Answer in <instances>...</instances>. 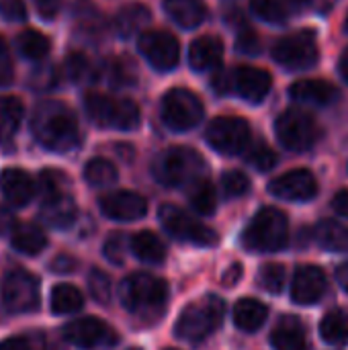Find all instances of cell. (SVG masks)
Returning <instances> with one entry per match:
<instances>
[{
	"mask_svg": "<svg viewBox=\"0 0 348 350\" xmlns=\"http://www.w3.org/2000/svg\"><path fill=\"white\" fill-rule=\"evenodd\" d=\"M164 10L185 29L199 27L207 16V6L203 0H164Z\"/></svg>",
	"mask_w": 348,
	"mask_h": 350,
	"instance_id": "24",
	"label": "cell"
},
{
	"mask_svg": "<svg viewBox=\"0 0 348 350\" xmlns=\"http://www.w3.org/2000/svg\"><path fill=\"white\" fill-rule=\"evenodd\" d=\"M88 289L90 295L98 301V304H109L111 301V279L107 277V273L94 269L88 275Z\"/></svg>",
	"mask_w": 348,
	"mask_h": 350,
	"instance_id": "40",
	"label": "cell"
},
{
	"mask_svg": "<svg viewBox=\"0 0 348 350\" xmlns=\"http://www.w3.org/2000/svg\"><path fill=\"white\" fill-rule=\"evenodd\" d=\"M76 18L78 23L88 31V33H96L94 29H98L103 25V16L101 12L94 8V4H90L88 0H78L76 4Z\"/></svg>",
	"mask_w": 348,
	"mask_h": 350,
	"instance_id": "42",
	"label": "cell"
},
{
	"mask_svg": "<svg viewBox=\"0 0 348 350\" xmlns=\"http://www.w3.org/2000/svg\"><path fill=\"white\" fill-rule=\"evenodd\" d=\"M105 256L113 265H121L125 260V238L123 234H111L105 242Z\"/></svg>",
	"mask_w": 348,
	"mask_h": 350,
	"instance_id": "45",
	"label": "cell"
},
{
	"mask_svg": "<svg viewBox=\"0 0 348 350\" xmlns=\"http://www.w3.org/2000/svg\"><path fill=\"white\" fill-rule=\"evenodd\" d=\"M326 293V275L314 265L299 267L293 277L291 297L299 306H314Z\"/></svg>",
	"mask_w": 348,
	"mask_h": 350,
	"instance_id": "18",
	"label": "cell"
},
{
	"mask_svg": "<svg viewBox=\"0 0 348 350\" xmlns=\"http://www.w3.org/2000/svg\"><path fill=\"white\" fill-rule=\"evenodd\" d=\"M158 217H160V224L164 226V230L180 242L195 244V246H215L217 244V234L209 226L191 217L187 211H183L176 205H170V203L162 205L158 211Z\"/></svg>",
	"mask_w": 348,
	"mask_h": 350,
	"instance_id": "8",
	"label": "cell"
},
{
	"mask_svg": "<svg viewBox=\"0 0 348 350\" xmlns=\"http://www.w3.org/2000/svg\"><path fill=\"white\" fill-rule=\"evenodd\" d=\"M41 219L51 226V228H68L74 224L76 219V203L66 195H55V197H49V199H43V205H41Z\"/></svg>",
	"mask_w": 348,
	"mask_h": 350,
	"instance_id": "23",
	"label": "cell"
},
{
	"mask_svg": "<svg viewBox=\"0 0 348 350\" xmlns=\"http://www.w3.org/2000/svg\"><path fill=\"white\" fill-rule=\"evenodd\" d=\"M332 209L340 215L348 217V191H338L332 199Z\"/></svg>",
	"mask_w": 348,
	"mask_h": 350,
	"instance_id": "52",
	"label": "cell"
},
{
	"mask_svg": "<svg viewBox=\"0 0 348 350\" xmlns=\"http://www.w3.org/2000/svg\"><path fill=\"white\" fill-rule=\"evenodd\" d=\"M318 41L312 29H299L283 39H279L273 47V57L277 64L289 70H306L318 62Z\"/></svg>",
	"mask_w": 348,
	"mask_h": 350,
	"instance_id": "11",
	"label": "cell"
},
{
	"mask_svg": "<svg viewBox=\"0 0 348 350\" xmlns=\"http://www.w3.org/2000/svg\"><path fill=\"white\" fill-rule=\"evenodd\" d=\"M250 6L254 14H258L260 18L269 23H283L287 18L285 6L281 4V0H250Z\"/></svg>",
	"mask_w": 348,
	"mask_h": 350,
	"instance_id": "37",
	"label": "cell"
},
{
	"mask_svg": "<svg viewBox=\"0 0 348 350\" xmlns=\"http://www.w3.org/2000/svg\"><path fill=\"white\" fill-rule=\"evenodd\" d=\"M129 350H139V349H129Z\"/></svg>",
	"mask_w": 348,
	"mask_h": 350,
	"instance_id": "60",
	"label": "cell"
},
{
	"mask_svg": "<svg viewBox=\"0 0 348 350\" xmlns=\"http://www.w3.org/2000/svg\"><path fill=\"white\" fill-rule=\"evenodd\" d=\"M320 334L328 345H340L348 338V314L345 310L328 312L322 318Z\"/></svg>",
	"mask_w": 348,
	"mask_h": 350,
	"instance_id": "33",
	"label": "cell"
},
{
	"mask_svg": "<svg viewBox=\"0 0 348 350\" xmlns=\"http://www.w3.org/2000/svg\"><path fill=\"white\" fill-rule=\"evenodd\" d=\"M139 51L148 57V62L156 70H172L180 57L178 39L162 29L144 31L139 35Z\"/></svg>",
	"mask_w": 348,
	"mask_h": 350,
	"instance_id": "13",
	"label": "cell"
},
{
	"mask_svg": "<svg viewBox=\"0 0 348 350\" xmlns=\"http://www.w3.org/2000/svg\"><path fill=\"white\" fill-rule=\"evenodd\" d=\"M10 242L18 252L27 256H35L47 246L43 230L35 224H16L10 232Z\"/></svg>",
	"mask_w": 348,
	"mask_h": 350,
	"instance_id": "26",
	"label": "cell"
},
{
	"mask_svg": "<svg viewBox=\"0 0 348 350\" xmlns=\"http://www.w3.org/2000/svg\"><path fill=\"white\" fill-rule=\"evenodd\" d=\"M246 158H248V164H252L260 172H267V170L275 168V164H277V154L267 144L252 146Z\"/></svg>",
	"mask_w": 348,
	"mask_h": 350,
	"instance_id": "39",
	"label": "cell"
},
{
	"mask_svg": "<svg viewBox=\"0 0 348 350\" xmlns=\"http://www.w3.org/2000/svg\"><path fill=\"white\" fill-rule=\"evenodd\" d=\"M203 168H205L203 158L195 150L180 148V146L162 152L152 164V172L156 180L164 187L191 185L197 178H201L199 174L203 172Z\"/></svg>",
	"mask_w": 348,
	"mask_h": 350,
	"instance_id": "5",
	"label": "cell"
},
{
	"mask_svg": "<svg viewBox=\"0 0 348 350\" xmlns=\"http://www.w3.org/2000/svg\"><path fill=\"white\" fill-rule=\"evenodd\" d=\"M189 201L193 205V209L199 215H211L217 207V193L215 187L207 180V178H197L195 183H191L189 189Z\"/></svg>",
	"mask_w": 348,
	"mask_h": 350,
	"instance_id": "32",
	"label": "cell"
},
{
	"mask_svg": "<svg viewBox=\"0 0 348 350\" xmlns=\"http://www.w3.org/2000/svg\"><path fill=\"white\" fill-rule=\"evenodd\" d=\"M271 345L277 350H308L304 324L295 316H283L273 328Z\"/></svg>",
	"mask_w": 348,
	"mask_h": 350,
	"instance_id": "21",
	"label": "cell"
},
{
	"mask_svg": "<svg viewBox=\"0 0 348 350\" xmlns=\"http://www.w3.org/2000/svg\"><path fill=\"white\" fill-rule=\"evenodd\" d=\"M131 252L148 265H160L166 258V246L154 232H137L131 238Z\"/></svg>",
	"mask_w": 348,
	"mask_h": 350,
	"instance_id": "28",
	"label": "cell"
},
{
	"mask_svg": "<svg viewBox=\"0 0 348 350\" xmlns=\"http://www.w3.org/2000/svg\"><path fill=\"white\" fill-rule=\"evenodd\" d=\"M64 185H66V176L62 172H57V170H45L39 176V193H41L43 199L62 195Z\"/></svg>",
	"mask_w": 348,
	"mask_h": 350,
	"instance_id": "43",
	"label": "cell"
},
{
	"mask_svg": "<svg viewBox=\"0 0 348 350\" xmlns=\"http://www.w3.org/2000/svg\"><path fill=\"white\" fill-rule=\"evenodd\" d=\"M10 82H12V62L4 39L0 37V86H6Z\"/></svg>",
	"mask_w": 348,
	"mask_h": 350,
	"instance_id": "48",
	"label": "cell"
},
{
	"mask_svg": "<svg viewBox=\"0 0 348 350\" xmlns=\"http://www.w3.org/2000/svg\"><path fill=\"white\" fill-rule=\"evenodd\" d=\"M168 297V285L150 275V273H135L121 281L119 285V299L129 314H135L146 320H154L162 314Z\"/></svg>",
	"mask_w": 348,
	"mask_h": 350,
	"instance_id": "2",
	"label": "cell"
},
{
	"mask_svg": "<svg viewBox=\"0 0 348 350\" xmlns=\"http://www.w3.org/2000/svg\"><path fill=\"white\" fill-rule=\"evenodd\" d=\"M0 191L10 205L25 207L35 195V185H33V178L25 170L6 168L0 174Z\"/></svg>",
	"mask_w": 348,
	"mask_h": 350,
	"instance_id": "19",
	"label": "cell"
},
{
	"mask_svg": "<svg viewBox=\"0 0 348 350\" xmlns=\"http://www.w3.org/2000/svg\"><path fill=\"white\" fill-rule=\"evenodd\" d=\"M64 338L78 349H96V347L115 342L111 328L92 316L78 318V320H72L70 324H66Z\"/></svg>",
	"mask_w": 348,
	"mask_h": 350,
	"instance_id": "14",
	"label": "cell"
},
{
	"mask_svg": "<svg viewBox=\"0 0 348 350\" xmlns=\"http://www.w3.org/2000/svg\"><path fill=\"white\" fill-rule=\"evenodd\" d=\"M322 248L330 252H348V228L334 219H322L314 232Z\"/></svg>",
	"mask_w": 348,
	"mask_h": 350,
	"instance_id": "29",
	"label": "cell"
},
{
	"mask_svg": "<svg viewBox=\"0 0 348 350\" xmlns=\"http://www.w3.org/2000/svg\"><path fill=\"white\" fill-rule=\"evenodd\" d=\"M152 21V12L144 4H127L115 16V27L121 37H131L144 31Z\"/></svg>",
	"mask_w": 348,
	"mask_h": 350,
	"instance_id": "27",
	"label": "cell"
},
{
	"mask_svg": "<svg viewBox=\"0 0 348 350\" xmlns=\"http://www.w3.org/2000/svg\"><path fill=\"white\" fill-rule=\"evenodd\" d=\"M287 2H289L291 6H297V8H299V6H306V4H310L312 0H287Z\"/></svg>",
	"mask_w": 348,
	"mask_h": 350,
	"instance_id": "57",
	"label": "cell"
},
{
	"mask_svg": "<svg viewBox=\"0 0 348 350\" xmlns=\"http://www.w3.org/2000/svg\"><path fill=\"white\" fill-rule=\"evenodd\" d=\"M51 269H53L55 273H72V271L76 269V260L70 258V256H66V254H59V256L51 262Z\"/></svg>",
	"mask_w": 348,
	"mask_h": 350,
	"instance_id": "51",
	"label": "cell"
},
{
	"mask_svg": "<svg viewBox=\"0 0 348 350\" xmlns=\"http://www.w3.org/2000/svg\"><path fill=\"white\" fill-rule=\"evenodd\" d=\"M203 119V103L189 88H172L162 98V121L172 131H189Z\"/></svg>",
	"mask_w": 348,
	"mask_h": 350,
	"instance_id": "9",
	"label": "cell"
},
{
	"mask_svg": "<svg viewBox=\"0 0 348 350\" xmlns=\"http://www.w3.org/2000/svg\"><path fill=\"white\" fill-rule=\"evenodd\" d=\"M84 109L101 127L113 129H133L139 123V107L129 98H111L101 92H88L84 98Z\"/></svg>",
	"mask_w": 348,
	"mask_h": 350,
	"instance_id": "6",
	"label": "cell"
},
{
	"mask_svg": "<svg viewBox=\"0 0 348 350\" xmlns=\"http://www.w3.org/2000/svg\"><path fill=\"white\" fill-rule=\"evenodd\" d=\"M240 277H242V267H240V265H234V267H230L228 273L224 275V285H226V287H234V285L240 281Z\"/></svg>",
	"mask_w": 348,
	"mask_h": 350,
	"instance_id": "53",
	"label": "cell"
},
{
	"mask_svg": "<svg viewBox=\"0 0 348 350\" xmlns=\"http://www.w3.org/2000/svg\"><path fill=\"white\" fill-rule=\"evenodd\" d=\"M289 94L297 100V103H306V105H330L336 98V88L334 84H330L328 80H320V78H308V80H297L291 84Z\"/></svg>",
	"mask_w": 348,
	"mask_h": 350,
	"instance_id": "20",
	"label": "cell"
},
{
	"mask_svg": "<svg viewBox=\"0 0 348 350\" xmlns=\"http://www.w3.org/2000/svg\"><path fill=\"white\" fill-rule=\"evenodd\" d=\"M289 242L287 215L275 207L260 209L242 234L244 248L252 252H277Z\"/></svg>",
	"mask_w": 348,
	"mask_h": 350,
	"instance_id": "4",
	"label": "cell"
},
{
	"mask_svg": "<svg viewBox=\"0 0 348 350\" xmlns=\"http://www.w3.org/2000/svg\"><path fill=\"white\" fill-rule=\"evenodd\" d=\"M31 127L37 142L53 152H68L80 139L76 115L59 100H43L33 113Z\"/></svg>",
	"mask_w": 348,
	"mask_h": 350,
	"instance_id": "1",
	"label": "cell"
},
{
	"mask_svg": "<svg viewBox=\"0 0 348 350\" xmlns=\"http://www.w3.org/2000/svg\"><path fill=\"white\" fill-rule=\"evenodd\" d=\"M222 57H224V43L219 37L203 35L191 43L189 62L195 70H201V72L211 70V68L219 66Z\"/></svg>",
	"mask_w": 348,
	"mask_h": 350,
	"instance_id": "22",
	"label": "cell"
},
{
	"mask_svg": "<svg viewBox=\"0 0 348 350\" xmlns=\"http://www.w3.org/2000/svg\"><path fill=\"white\" fill-rule=\"evenodd\" d=\"M0 306L8 314H27L39 306V281L23 269L8 271L0 283Z\"/></svg>",
	"mask_w": 348,
	"mask_h": 350,
	"instance_id": "7",
	"label": "cell"
},
{
	"mask_svg": "<svg viewBox=\"0 0 348 350\" xmlns=\"http://www.w3.org/2000/svg\"><path fill=\"white\" fill-rule=\"evenodd\" d=\"M25 107L16 96H0V144L10 142L21 127Z\"/></svg>",
	"mask_w": 348,
	"mask_h": 350,
	"instance_id": "30",
	"label": "cell"
},
{
	"mask_svg": "<svg viewBox=\"0 0 348 350\" xmlns=\"http://www.w3.org/2000/svg\"><path fill=\"white\" fill-rule=\"evenodd\" d=\"M347 29H348V14H347Z\"/></svg>",
	"mask_w": 348,
	"mask_h": 350,
	"instance_id": "59",
	"label": "cell"
},
{
	"mask_svg": "<svg viewBox=\"0 0 348 350\" xmlns=\"http://www.w3.org/2000/svg\"><path fill=\"white\" fill-rule=\"evenodd\" d=\"M0 16L10 21V23H18L27 18V6L23 0H0Z\"/></svg>",
	"mask_w": 348,
	"mask_h": 350,
	"instance_id": "46",
	"label": "cell"
},
{
	"mask_svg": "<svg viewBox=\"0 0 348 350\" xmlns=\"http://www.w3.org/2000/svg\"><path fill=\"white\" fill-rule=\"evenodd\" d=\"M101 211L115 221H135L142 219L148 211V203L142 195L131 191H115L105 195L101 201Z\"/></svg>",
	"mask_w": 348,
	"mask_h": 350,
	"instance_id": "16",
	"label": "cell"
},
{
	"mask_svg": "<svg viewBox=\"0 0 348 350\" xmlns=\"http://www.w3.org/2000/svg\"><path fill=\"white\" fill-rule=\"evenodd\" d=\"M260 287L269 293H281L285 287V269L277 262L265 265L258 273Z\"/></svg>",
	"mask_w": 348,
	"mask_h": 350,
	"instance_id": "36",
	"label": "cell"
},
{
	"mask_svg": "<svg viewBox=\"0 0 348 350\" xmlns=\"http://www.w3.org/2000/svg\"><path fill=\"white\" fill-rule=\"evenodd\" d=\"M269 318V310L263 301L246 297L234 306V324L242 332H256Z\"/></svg>",
	"mask_w": 348,
	"mask_h": 350,
	"instance_id": "25",
	"label": "cell"
},
{
	"mask_svg": "<svg viewBox=\"0 0 348 350\" xmlns=\"http://www.w3.org/2000/svg\"><path fill=\"white\" fill-rule=\"evenodd\" d=\"M336 281L340 283V287L348 291V262L345 265H340L338 269H336Z\"/></svg>",
	"mask_w": 348,
	"mask_h": 350,
	"instance_id": "54",
	"label": "cell"
},
{
	"mask_svg": "<svg viewBox=\"0 0 348 350\" xmlns=\"http://www.w3.org/2000/svg\"><path fill=\"white\" fill-rule=\"evenodd\" d=\"M0 350H43L39 336H12L0 342Z\"/></svg>",
	"mask_w": 348,
	"mask_h": 350,
	"instance_id": "47",
	"label": "cell"
},
{
	"mask_svg": "<svg viewBox=\"0 0 348 350\" xmlns=\"http://www.w3.org/2000/svg\"><path fill=\"white\" fill-rule=\"evenodd\" d=\"M205 137L219 154L236 156L250 144V125L240 117H217L209 123Z\"/></svg>",
	"mask_w": 348,
	"mask_h": 350,
	"instance_id": "12",
	"label": "cell"
},
{
	"mask_svg": "<svg viewBox=\"0 0 348 350\" xmlns=\"http://www.w3.org/2000/svg\"><path fill=\"white\" fill-rule=\"evenodd\" d=\"M64 70H66V74H68L70 80L80 82L82 78L88 76L90 64H88L86 55H82V53H70V55L66 57V62H64Z\"/></svg>",
	"mask_w": 348,
	"mask_h": 350,
	"instance_id": "44",
	"label": "cell"
},
{
	"mask_svg": "<svg viewBox=\"0 0 348 350\" xmlns=\"http://www.w3.org/2000/svg\"><path fill=\"white\" fill-rule=\"evenodd\" d=\"M224 312L226 306L215 295H205L201 299H195L178 316L174 332L180 340L201 342L219 328L224 320Z\"/></svg>",
	"mask_w": 348,
	"mask_h": 350,
	"instance_id": "3",
	"label": "cell"
},
{
	"mask_svg": "<svg viewBox=\"0 0 348 350\" xmlns=\"http://www.w3.org/2000/svg\"><path fill=\"white\" fill-rule=\"evenodd\" d=\"M16 45H18V51L29 57V59H43L47 53H49V39L35 31V29H25L18 39H16Z\"/></svg>",
	"mask_w": 348,
	"mask_h": 350,
	"instance_id": "35",
	"label": "cell"
},
{
	"mask_svg": "<svg viewBox=\"0 0 348 350\" xmlns=\"http://www.w3.org/2000/svg\"><path fill=\"white\" fill-rule=\"evenodd\" d=\"M338 68H340V76H343V78L348 82V49H345V53L340 55Z\"/></svg>",
	"mask_w": 348,
	"mask_h": 350,
	"instance_id": "55",
	"label": "cell"
},
{
	"mask_svg": "<svg viewBox=\"0 0 348 350\" xmlns=\"http://www.w3.org/2000/svg\"><path fill=\"white\" fill-rule=\"evenodd\" d=\"M258 45H260V41H258V37H256L254 31L246 29V31L240 33V37H238V49L242 53H258V49H260Z\"/></svg>",
	"mask_w": 348,
	"mask_h": 350,
	"instance_id": "49",
	"label": "cell"
},
{
	"mask_svg": "<svg viewBox=\"0 0 348 350\" xmlns=\"http://www.w3.org/2000/svg\"><path fill=\"white\" fill-rule=\"evenodd\" d=\"M12 224V217H10V213L6 211V209H2L0 207V232H4L8 226Z\"/></svg>",
	"mask_w": 348,
	"mask_h": 350,
	"instance_id": "56",
	"label": "cell"
},
{
	"mask_svg": "<svg viewBox=\"0 0 348 350\" xmlns=\"http://www.w3.org/2000/svg\"><path fill=\"white\" fill-rule=\"evenodd\" d=\"M273 86V78L267 70L254 66H240L232 72V90L250 103H260Z\"/></svg>",
	"mask_w": 348,
	"mask_h": 350,
	"instance_id": "17",
	"label": "cell"
},
{
	"mask_svg": "<svg viewBox=\"0 0 348 350\" xmlns=\"http://www.w3.org/2000/svg\"><path fill=\"white\" fill-rule=\"evenodd\" d=\"M222 189L228 197H242L250 189V178L240 170H228L222 176Z\"/></svg>",
	"mask_w": 348,
	"mask_h": 350,
	"instance_id": "38",
	"label": "cell"
},
{
	"mask_svg": "<svg viewBox=\"0 0 348 350\" xmlns=\"http://www.w3.org/2000/svg\"><path fill=\"white\" fill-rule=\"evenodd\" d=\"M135 82L133 66L127 59H111L109 64V84L113 86H129Z\"/></svg>",
	"mask_w": 348,
	"mask_h": 350,
	"instance_id": "41",
	"label": "cell"
},
{
	"mask_svg": "<svg viewBox=\"0 0 348 350\" xmlns=\"http://www.w3.org/2000/svg\"><path fill=\"white\" fill-rule=\"evenodd\" d=\"M275 131H277L279 142L287 150H293V152L310 150L320 137V127L316 119L310 113L299 111V109H289L281 113L275 123Z\"/></svg>",
	"mask_w": 348,
	"mask_h": 350,
	"instance_id": "10",
	"label": "cell"
},
{
	"mask_svg": "<svg viewBox=\"0 0 348 350\" xmlns=\"http://www.w3.org/2000/svg\"><path fill=\"white\" fill-rule=\"evenodd\" d=\"M82 306H84V297H82L80 289H76L74 285L62 283V285L53 287L51 297H49V308H51L53 314L70 316V314L80 312Z\"/></svg>",
	"mask_w": 348,
	"mask_h": 350,
	"instance_id": "31",
	"label": "cell"
},
{
	"mask_svg": "<svg viewBox=\"0 0 348 350\" xmlns=\"http://www.w3.org/2000/svg\"><path fill=\"white\" fill-rule=\"evenodd\" d=\"M117 168L113 162L105 160V158H92L86 166H84V178L90 187L103 189V187H111L117 180Z\"/></svg>",
	"mask_w": 348,
	"mask_h": 350,
	"instance_id": "34",
	"label": "cell"
},
{
	"mask_svg": "<svg viewBox=\"0 0 348 350\" xmlns=\"http://www.w3.org/2000/svg\"><path fill=\"white\" fill-rule=\"evenodd\" d=\"M33 2H35L39 14L43 18H53L59 10V4H62V0H33Z\"/></svg>",
	"mask_w": 348,
	"mask_h": 350,
	"instance_id": "50",
	"label": "cell"
},
{
	"mask_svg": "<svg viewBox=\"0 0 348 350\" xmlns=\"http://www.w3.org/2000/svg\"><path fill=\"white\" fill-rule=\"evenodd\" d=\"M269 191L285 201H310L318 195V180L310 170L297 168L277 176L269 185Z\"/></svg>",
	"mask_w": 348,
	"mask_h": 350,
	"instance_id": "15",
	"label": "cell"
},
{
	"mask_svg": "<svg viewBox=\"0 0 348 350\" xmlns=\"http://www.w3.org/2000/svg\"><path fill=\"white\" fill-rule=\"evenodd\" d=\"M330 4H332V0H318V2H316L318 8H328Z\"/></svg>",
	"mask_w": 348,
	"mask_h": 350,
	"instance_id": "58",
	"label": "cell"
}]
</instances>
